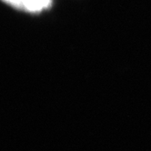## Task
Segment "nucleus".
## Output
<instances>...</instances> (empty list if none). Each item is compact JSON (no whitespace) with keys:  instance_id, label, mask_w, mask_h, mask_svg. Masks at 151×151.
<instances>
[{"instance_id":"1","label":"nucleus","mask_w":151,"mask_h":151,"mask_svg":"<svg viewBox=\"0 0 151 151\" xmlns=\"http://www.w3.org/2000/svg\"><path fill=\"white\" fill-rule=\"evenodd\" d=\"M52 0H23L24 11L29 13H39L43 9L50 7Z\"/></svg>"},{"instance_id":"2","label":"nucleus","mask_w":151,"mask_h":151,"mask_svg":"<svg viewBox=\"0 0 151 151\" xmlns=\"http://www.w3.org/2000/svg\"><path fill=\"white\" fill-rule=\"evenodd\" d=\"M6 4L11 6L12 7L17 9V10H23L24 11V4L23 0H2Z\"/></svg>"}]
</instances>
